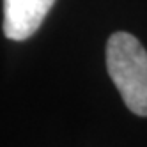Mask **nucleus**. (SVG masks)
I'll list each match as a JSON object with an SVG mask.
<instances>
[{"instance_id":"nucleus-1","label":"nucleus","mask_w":147,"mask_h":147,"mask_svg":"<svg viewBox=\"0 0 147 147\" xmlns=\"http://www.w3.org/2000/svg\"><path fill=\"white\" fill-rule=\"evenodd\" d=\"M107 69L133 113L147 117V51L135 36L115 32L107 43Z\"/></svg>"},{"instance_id":"nucleus-2","label":"nucleus","mask_w":147,"mask_h":147,"mask_svg":"<svg viewBox=\"0 0 147 147\" xmlns=\"http://www.w3.org/2000/svg\"><path fill=\"white\" fill-rule=\"evenodd\" d=\"M55 0H4V34L25 41L37 32Z\"/></svg>"}]
</instances>
